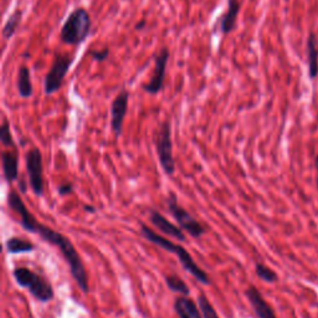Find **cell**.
<instances>
[{
    "label": "cell",
    "mask_w": 318,
    "mask_h": 318,
    "mask_svg": "<svg viewBox=\"0 0 318 318\" xmlns=\"http://www.w3.org/2000/svg\"><path fill=\"white\" fill-rule=\"evenodd\" d=\"M198 304H199L200 310H202L203 318H219L218 312L215 311L213 305L210 304V301L204 294H200L198 296Z\"/></svg>",
    "instance_id": "obj_23"
},
{
    "label": "cell",
    "mask_w": 318,
    "mask_h": 318,
    "mask_svg": "<svg viewBox=\"0 0 318 318\" xmlns=\"http://www.w3.org/2000/svg\"><path fill=\"white\" fill-rule=\"evenodd\" d=\"M165 204H167V209L172 214L173 218L177 220L180 228L184 231H187L192 238L199 239L207 233V228L199 220H197L185 208H183L179 204L177 195L173 192L168 194L167 199H165Z\"/></svg>",
    "instance_id": "obj_7"
},
{
    "label": "cell",
    "mask_w": 318,
    "mask_h": 318,
    "mask_svg": "<svg viewBox=\"0 0 318 318\" xmlns=\"http://www.w3.org/2000/svg\"><path fill=\"white\" fill-rule=\"evenodd\" d=\"M245 295L258 318H276L272 307L267 304L261 292L255 286H249L246 289Z\"/></svg>",
    "instance_id": "obj_12"
},
{
    "label": "cell",
    "mask_w": 318,
    "mask_h": 318,
    "mask_svg": "<svg viewBox=\"0 0 318 318\" xmlns=\"http://www.w3.org/2000/svg\"><path fill=\"white\" fill-rule=\"evenodd\" d=\"M255 274L258 275V277H260L263 281L269 282V284H272V282L277 281L276 272H275L272 269H270L269 266H266L265 264H263V263L256 264Z\"/></svg>",
    "instance_id": "obj_22"
},
{
    "label": "cell",
    "mask_w": 318,
    "mask_h": 318,
    "mask_svg": "<svg viewBox=\"0 0 318 318\" xmlns=\"http://www.w3.org/2000/svg\"><path fill=\"white\" fill-rule=\"evenodd\" d=\"M146 26H147V20H141V21H138L136 25H134V30H137V31H142V30H144V27Z\"/></svg>",
    "instance_id": "obj_27"
},
{
    "label": "cell",
    "mask_w": 318,
    "mask_h": 318,
    "mask_svg": "<svg viewBox=\"0 0 318 318\" xmlns=\"http://www.w3.org/2000/svg\"><path fill=\"white\" fill-rule=\"evenodd\" d=\"M164 281L170 291L177 292V294L180 295H185V296H189L190 289L188 287V285L185 284V281L180 276H178V275L175 274H165Z\"/></svg>",
    "instance_id": "obj_19"
},
{
    "label": "cell",
    "mask_w": 318,
    "mask_h": 318,
    "mask_svg": "<svg viewBox=\"0 0 318 318\" xmlns=\"http://www.w3.org/2000/svg\"><path fill=\"white\" fill-rule=\"evenodd\" d=\"M92 20L87 9L76 7L63 22L60 31V40L66 45L78 46L86 41L91 34Z\"/></svg>",
    "instance_id": "obj_3"
},
{
    "label": "cell",
    "mask_w": 318,
    "mask_h": 318,
    "mask_svg": "<svg viewBox=\"0 0 318 318\" xmlns=\"http://www.w3.org/2000/svg\"><path fill=\"white\" fill-rule=\"evenodd\" d=\"M0 139L5 147L16 149V144H15L14 137H12L11 129H10V123L6 118L2 119V124L0 127Z\"/></svg>",
    "instance_id": "obj_21"
},
{
    "label": "cell",
    "mask_w": 318,
    "mask_h": 318,
    "mask_svg": "<svg viewBox=\"0 0 318 318\" xmlns=\"http://www.w3.org/2000/svg\"><path fill=\"white\" fill-rule=\"evenodd\" d=\"M149 221L156 226L160 233L165 234L168 236H172V238L177 239L179 241H185L187 240V236H185L184 230L180 228L179 225H175V224L170 223L162 213H159L156 209H149Z\"/></svg>",
    "instance_id": "obj_11"
},
{
    "label": "cell",
    "mask_w": 318,
    "mask_h": 318,
    "mask_svg": "<svg viewBox=\"0 0 318 318\" xmlns=\"http://www.w3.org/2000/svg\"><path fill=\"white\" fill-rule=\"evenodd\" d=\"M129 92L126 88H122L111 103V129L114 136L119 137L123 131V122L128 112Z\"/></svg>",
    "instance_id": "obj_10"
},
{
    "label": "cell",
    "mask_w": 318,
    "mask_h": 318,
    "mask_svg": "<svg viewBox=\"0 0 318 318\" xmlns=\"http://www.w3.org/2000/svg\"><path fill=\"white\" fill-rule=\"evenodd\" d=\"M316 168H317V188H318V156L316 158Z\"/></svg>",
    "instance_id": "obj_29"
},
{
    "label": "cell",
    "mask_w": 318,
    "mask_h": 318,
    "mask_svg": "<svg viewBox=\"0 0 318 318\" xmlns=\"http://www.w3.org/2000/svg\"><path fill=\"white\" fill-rule=\"evenodd\" d=\"M16 87L19 96L21 98H30L34 95V86L31 81V73L30 68L26 65H21L17 71Z\"/></svg>",
    "instance_id": "obj_16"
},
{
    "label": "cell",
    "mask_w": 318,
    "mask_h": 318,
    "mask_svg": "<svg viewBox=\"0 0 318 318\" xmlns=\"http://www.w3.org/2000/svg\"><path fill=\"white\" fill-rule=\"evenodd\" d=\"M307 50H309V67H310V76L311 77H316L318 72V53L316 50V42H315V36L311 35L309 40V45H307Z\"/></svg>",
    "instance_id": "obj_20"
},
{
    "label": "cell",
    "mask_w": 318,
    "mask_h": 318,
    "mask_svg": "<svg viewBox=\"0 0 318 318\" xmlns=\"http://www.w3.org/2000/svg\"><path fill=\"white\" fill-rule=\"evenodd\" d=\"M174 311L179 318H203V314L200 307L193 299L185 295H179L174 300Z\"/></svg>",
    "instance_id": "obj_13"
},
{
    "label": "cell",
    "mask_w": 318,
    "mask_h": 318,
    "mask_svg": "<svg viewBox=\"0 0 318 318\" xmlns=\"http://www.w3.org/2000/svg\"><path fill=\"white\" fill-rule=\"evenodd\" d=\"M12 276L19 286L29 290L30 294L42 304L50 302L55 297V291H53L51 282L41 274H37L36 271L29 269V267H15L12 271Z\"/></svg>",
    "instance_id": "obj_4"
},
{
    "label": "cell",
    "mask_w": 318,
    "mask_h": 318,
    "mask_svg": "<svg viewBox=\"0 0 318 318\" xmlns=\"http://www.w3.org/2000/svg\"><path fill=\"white\" fill-rule=\"evenodd\" d=\"M170 52L167 47H162L159 52L157 53L154 57V67L153 72H152L149 81L144 83L143 87L144 92L149 93V95H158L162 92L164 88V80L165 75H167V65L169 62Z\"/></svg>",
    "instance_id": "obj_9"
},
{
    "label": "cell",
    "mask_w": 318,
    "mask_h": 318,
    "mask_svg": "<svg viewBox=\"0 0 318 318\" xmlns=\"http://www.w3.org/2000/svg\"><path fill=\"white\" fill-rule=\"evenodd\" d=\"M88 53H90V56L95 61H97V62H103V61H106L107 58H108L109 49L108 47H105V49L102 50H90Z\"/></svg>",
    "instance_id": "obj_24"
},
{
    "label": "cell",
    "mask_w": 318,
    "mask_h": 318,
    "mask_svg": "<svg viewBox=\"0 0 318 318\" xmlns=\"http://www.w3.org/2000/svg\"><path fill=\"white\" fill-rule=\"evenodd\" d=\"M7 205H9V208L12 212L19 216L20 225H21L24 230L36 234L42 240L56 246L61 251V255L67 263L71 275H72L77 286L82 290L83 294H88V291H90L88 274L86 271L85 265H83L82 259H81L78 251L76 250L72 241L67 236L63 235L62 233H60V231L53 230L50 226L40 223L35 218L34 214L27 209L26 204H25L22 198L20 197V194L16 190H10L9 195H7Z\"/></svg>",
    "instance_id": "obj_1"
},
{
    "label": "cell",
    "mask_w": 318,
    "mask_h": 318,
    "mask_svg": "<svg viewBox=\"0 0 318 318\" xmlns=\"http://www.w3.org/2000/svg\"><path fill=\"white\" fill-rule=\"evenodd\" d=\"M139 226H141V231H139L141 236H143V238L146 239V240H148L149 243L159 246L160 249L168 251V253H174L175 256L179 259L183 269H184L185 271L189 272V274L192 275L197 281H199L200 284L203 285L210 284L209 275L207 274L205 270H203L202 267L195 263L193 256L190 255V253L184 248V246L174 244L173 241H170L169 239L165 238V236L160 235V234H157L156 231H154L151 226L147 225V224L141 223V225Z\"/></svg>",
    "instance_id": "obj_2"
},
{
    "label": "cell",
    "mask_w": 318,
    "mask_h": 318,
    "mask_svg": "<svg viewBox=\"0 0 318 318\" xmlns=\"http://www.w3.org/2000/svg\"><path fill=\"white\" fill-rule=\"evenodd\" d=\"M240 6L241 2L239 0H228V9H226L225 14L220 17V22H219L220 32L223 35H229L235 29Z\"/></svg>",
    "instance_id": "obj_15"
},
{
    "label": "cell",
    "mask_w": 318,
    "mask_h": 318,
    "mask_svg": "<svg viewBox=\"0 0 318 318\" xmlns=\"http://www.w3.org/2000/svg\"><path fill=\"white\" fill-rule=\"evenodd\" d=\"M26 170L29 178V185L35 195L41 197L45 190L44 183V160L39 148H31L27 151L26 156Z\"/></svg>",
    "instance_id": "obj_8"
},
{
    "label": "cell",
    "mask_w": 318,
    "mask_h": 318,
    "mask_svg": "<svg viewBox=\"0 0 318 318\" xmlns=\"http://www.w3.org/2000/svg\"><path fill=\"white\" fill-rule=\"evenodd\" d=\"M154 143H156L157 156H158L163 172L167 175H173L175 172V160L173 156L172 123L169 119H165L159 124Z\"/></svg>",
    "instance_id": "obj_5"
},
{
    "label": "cell",
    "mask_w": 318,
    "mask_h": 318,
    "mask_svg": "<svg viewBox=\"0 0 318 318\" xmlns=\"http://www.w3.org/2000/svg\"><path fill=\"white\" fill-rule=\"evenodd\" d=\"M5 248H6L7 253L11 254V255L31 253V251L36 250V245L34 243H31V241L26 240L24 238H19V236H11V238L6 239Z\"/></svg>",
    "instance_id": "obj_17"
},
{
    "label": "cell",
    "mask_w": 318,
    "mask_h": 318,
    "mask_svg": "<svg viewBox=\"0 0 318 318\" xmlns=\"http://www.w3.org/2000/svg\"><path fill=\"white\" fill-rule=\"evenodd\" d=\"M83 209H85L87 213H91V214L96 213V208L91 204H85L83 205Z\"/></svg>",
    "instance_id": "obj_28"
},
{
    "label": "cell",
    "mask_w": 318,
    "mask_h": 318,
    "mask_svg": "<svg viewBox=\"0 0 318 318\" xmlns=\"http://www.w3.org/2000/svg\"><path fill=\"white\" fill-rule=\"evenodd\" d=\"M75 56L70 53L57 52L53 57L52 65L47 71L44 81V91L46 96H51L62 88L65 78L72 66Z\"/></svg>",
    "instance_id": "obj_6"
},
{
    "label": "cell",
    "mask_w": 318,
    "mask_h": 318,
    "mask_svg": "<svg viewBox=\"0 0 318 318\" xmlns=\"http://www.w3.org/2000/svg\"><path fill=\"white\" fill-rule=\"evenodd\" d=\"M22 15H24V11L21 9H15L12 11V14L10 15L9 19L5 22L4 27H2V39L10 40L14 37L17 29H19L20 24H21Z\"/></svg>",
    "instance_id": "obj_18"
},
{
    "label": "cell",
    "mask_w": 318,
    "mask_h": 318,
    "mask_svg": "<svg viewBox=\"0 0 318 318\" xmlns=\"http://www.w3.org/2000/svg\"><path fill=\"white\" fill-rule=\"evenodd\" d=\"M19 188H20V192L22 193V194H25V193L27 192V187H26V183H25L24 178L20 175V180H19Z\"/></svg>",
    "instance_id": "obj_26"
},
{
    "label": "cell",
    "mask_w": 318,
    "mask_h": 318,
    "mask_svg": "<svg viewBox=\"0 0 318 318\" xmlns=\"http://www.w3.org/2000/svg\"><path fill=\"white\" fill-rule=\"evenodd\" d=\"M1 163L4 178L7 184H12L19 179V156L16 149L14 151H2Z\"/></svg>",
    "instance_id": "obj_14"
},
{
    "label": "cell",
    "mask_w": 318,
    "mask_h": 318,
    "mask_svg": "<svg viewBox=\"0 0 318 318\" xmlns=\"http://www.w3.org/2000/svg\"><path fill=\"white\" fill-rule=\"evenodd\" d=\"M73 190H75V185H73V183L71 182H66V183H62V184L58 185V195H61V197H65V195H68V194H72Z\"/></svg>",
    "instance_id": "obj_25"
}]
</instances>
